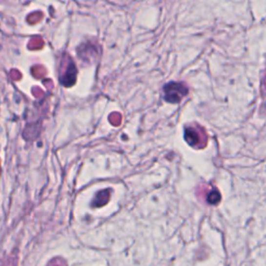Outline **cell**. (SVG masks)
Returning <instances> with one entry per match:
<instances>
[{"mask_svg":"<svg viewBox=\"0 0 266 266\" xmlns=\"http://www.w3.org/2000/svg\"><path fill=\"white\" fill-rule=\"evenodd\" d=\"M164 90V99L170 103H179L188 94V87L183 82H170Z\"/></svg>","mask_w":266,"mask_h":266,"instance_id":"obj_1","label":"cell"},{"mask_svg":"<svg viewBox=\"0 0 266 266\" xmlns=\"http://www.w3.org/2000/svg\"><path fill=\"white\" fill-rule=\"evenodd\" d=\"M185 140L192 147L204 148L207 143V134L201 127H187L185 129Z\"/></svg>","mask_w":266,"mask_h":266,"instance_id":"obj_2","label":"cell"},{"mask_svg":"<svg viewBox=\"0 0 266 266\" xmlns=\"http://www.w3.org/2000/svg\"><path fill=\"white\" fill-rule=\"evenodd\" d=\"M63 61L66 62V66L62 63L61 66L64 67V71L61 73V80L63 85L66 86H71L72 84H73L75 82L76 80V68L74 66L73 61H71V58L70 56H68V58H66L63 60Z\"/></svg>","mask_w":266,"mask_h":266,"instance_id":"obj_3","label":"cell"},{"mask_svg":"<svg viewBox=\"0 0 266 266\" xmlns=\"http://www.w3.org/2000/svg\"><path fill=\"white\" fill-rule=\"evenodd\" d=\"M109 196H110V189H105V190H102V191L98 192L95 198L93 206L98 207V206L105 205L108 202Z\"/></svg>","mask_w":266,"mask_h":266,"instance_id":"obj_4","label":"cell"},{"mask_svg":"<svg viewBox=\"0 0 266 266\" xmlns=\"http://www.w3.org/2000/svg\"><path fill=\"white\" fill-rule=\"evenodd\" d=\"M220 201H221V193L219 192V190H217V189H213V190H211L210 192L208 193L207 202L209 204L216 205L217 203L220 202Z\"/></svg>","mask_w":266,"mask_h":266,"instance_id":"obj_5","label":"cell"},{"mask_svg":"<svg viewBox=\"0 0 266 266\" xmlns=\"http://www.w3.org/2000/svg\"><path fill=\"white\" fill-rule=\"evenodd\" d=\"M261 94L263 96V99L266 102V68L263 72L262 75V82H261Z\"/></svg>","mask_w":266,"mask_h":266,"instance_id":"obj_6","label":"cell"},{"mask_svg":"<svg viewBox=\"0 0 266 266\" xmlns=\"http://www.w3.org/2000/svg\"><path fill=\"white\" fill-rule=\"evenodd\" d=\"M47 266H67V263L62 258H54Z\"/></svg>","mask_w":266,"mask_h":266,"instance_id":"obj_7","label":"cell"}]
</instances>
